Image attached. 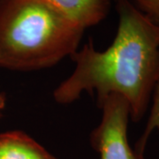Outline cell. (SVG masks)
Segmentation results:
<instances>
[{"mask_svg": "<svg viewBox=\"0 0 159 159\" xmlns=\"http://www.w3.org/2000/svg\"><path fill=\"white\" fill-rule=\"evenodd\" d=\"M117 10L119 27L112 43L98 51L90 41L75 51L71 56L74 72L53 97L66 104L83 92H96L98 102L117 94L128 103L132 121L139 122L159 79V25L129 0H117Z\"/></svg>", "mask_w": 159, "mask_h": 159, "instance_id": "obj_1", "label": "cell"}, {"mask_svg": "<svg viewBox=\"0 0 159 159\" xmlns=\"http://www.w3.org/2000/svg\"><path fill=\"white\" fill-rule=\"evenodd\" d=\"M83 32L43 0H0V68L52 66L78 51Z\"/></svg>", "mask_w": 159, "mask_h": 159, "instance_id": "obj_2", "label": "cell"}, {"mask_svg": "<svg viewBox=\"0 0 159 159\" xmlns=\"http://www.w3.org/2000/svg\"><path fill=\"white\" fill-rule=\"evenodd\" d=\"M98 105L102 111V119L92 132L90 141L100 159H145L144 154L131 148L128 142L130 111L127 102L121 96L111 94Z\"/></svg>", "mask_w": 159, "mask_h": 159, "instance_id": "obj_3", "label": "cell"}, {"mask_svg": "<svg viewBox=\"0 0 159 159\" xmlns=\"http://www.w3.org/2000/svg\"><path fill=\"white\" fill-rule=\"evenodd\" d=\"M82 29L97 25L107 16L110 0H43Z\"/></svg>", "mask_w": 159, "mask_h": 159, "instance_id": "obj_4", "label": "cell"}, {"mask_svg": "<svg viewBox=\"0 0 159 159\" xmlns=\"http://www.w3.org/2000/svg\"><path fill=\"white\" fill-rule=\"evenodd\" d=\"M0 159H57L21 131L0 134Z\"/></svg>", "mask_w": 159, "mask_h": 159, "instance_id": "obj_5", "label": "cell"}, {"mask_svg": "<svg viewBox=\"0 0 159 159\" xmlns=\"http://www.w3.org/2000/svg\"><path fill=\"white\" fill-rule=\"evenodd\" d=\"M151 98L152 105L150 108L147 124L145 125V129L142 133V136L135 145V149L137 151L143 154L151 134L155 130H159V79L154 89Z\"/></svg>", "mask_w": 159, "mask_h": 159, "instance_id": "obj_6", "label": "cell"}, {"mask_svg": "<svg viewBox=\"0 0 159 159\" xmlns=\"http://www.w3.org/2000/svg\"><path fill=\"white\" fill-rule=\"evenodd\" d=\"M135 6L159 25V0H134Z\"/></svg>", "mask_w": 159, "mask_h": 159, "instance_id": "obj_7", "label": "cell"}, {"mask_svg": "<svg viewBox=\"0 0 159 159\" xmlns=\"http://www.w3.org/2000/svg\"><path fill=\"white\" fill-rule=\"evenodd\" d=\"M6 106V97L4 94L0 93V113Z\"/></svg>", "mask_w": 159, "mask_h": 159, "instance_id": "obj_8", "label": "cell"}]
</instances>
